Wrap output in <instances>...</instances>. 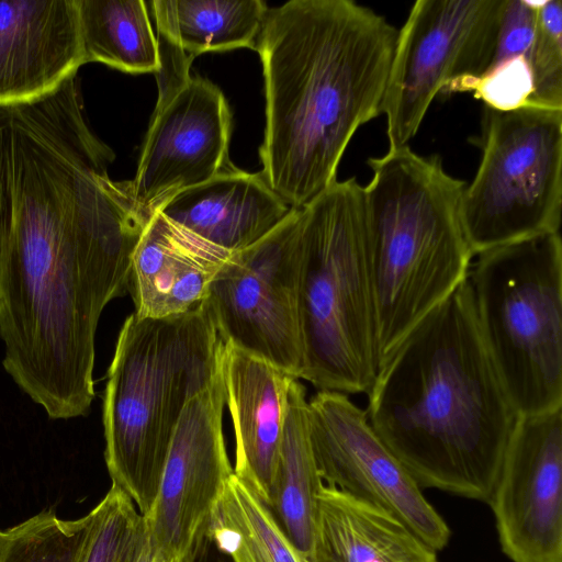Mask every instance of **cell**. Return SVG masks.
<instances>
[{
	"label": "cell",
	"instance_id": "11",
	"mask_svg": "<svg viewBox=\"0 0 562 562\" xmlns=\"http://www.w3.org/2000/svg\"><path fill=\"white\" fill-rule=\"evenodd\" d=\"M191 58L172 59L171 78H159V98L137 170L127 181L147 216L178 192L232 167L228 143L232 115L217 86L189 72Z\"/></svg>",
	"mask_w": 562,
	"mask_h": 562
},
{
	"label": "cell",
	"instance_id": "15",
	"mask_svg": "<svg viewBox=\"0 0 562 562\" xmlns=\"http://www.w3.org/2000/svg\"><path fill=\"white\" fill-rule=\"evenodd\" d=\"M83 64L76 0L0 1V105L48 93Z\"/></svg>",
	"mask_w": 562,
	"mask_h": 562
},
{
	"label": "cell",
	"instance_id": "8",
	"mask_svg": "<svg viewBox=\"0 0 562 562\" xmlns=\"http://www.w3.org/2000/svg\"><path fill=\"white\" fill-rule=\"evenodd\" d=\"M481 160L462 193V222L473 256L560 231L562 110L484 105Z\"/></svg>",
	"mask_w": 562,
	"mask_h": 562
},
{
	"label": "cell",
	"instance_id": "21",
	"mask_svg": "<svg viewBox=\"0 0 562 562\" xmlns=\"http://www.w3.org/2000/svg\"><path fill=\"white\" fill-rule=\"evenodd\" d=\"M159 35L192 58L206 52L256 48L268 13L261 0H155Z\"/></svg>",
	"mask_w": 562,
	"mask_h": 562
},
{
	"label": "cell",
	"instance_id": "20",
	"mask_svg": "<svg viewBox=\"0 0 562 562\" xmlns=\"http://www.w3.org/2000/svg\"><path fill=\"white\" fill-rule=\"evenodd\" d=\"M305 386L294 379L268 508L293 544L310 560L315 554L317 493L324 484L314 459Z\"/></svg>",
	"mask_w": 562,
	"mask_h": 562
},
{
	"label": "cell",
	"instance_id": "10",
	"mask_svg": "<svg viewBox=\"0 0 562 562\" xmlns=\"http://www.w3.org/2000/svg\"><path fill=\"white\" fill-rule=\"evenodd\" d=\"M301 217L284 220L251 246L233 252L206 303L224 341L300 380Z\"/></svg>",
	"mask_w": 562,
	"mask_h": 562
},
{
	"label": "cell",
	"instance_id": "17",
	"mask_svg": "<svg viewBox=\"0 0 562 562\" xmlns=\"http://www.w3.org/2000/svg\"><path fill=\"white\" fill-rule=\"evenodd\" d=\"M232 254L155 212L133 254V313L161 318L201 304Z\"/></svg>",
	"mask_w": 562,
	"mask_h": 562
},
{
	"label": "cell",
	"instance_id": "13",
	"mask_svg": "<svg viewBox=\"0 0 562 562\" xmlns=\"http://www.w3.org/2000/svg\"><path fill=\"white\" fill-rule=\"evenodd\" d=\"M224 407L218 367L210 384L186 405L156 498L143 516L160 562H193L207 539L213 508L234 474L223 430Z\"/></svg>",
	"mask_w": 562,
	"mask_h": 562
},
{
	"label": "cell",
	"instance_id": "12",
	"mask_svg": "<svg viewBox=\"0 0 562 562\" xmlns=\"http://www.w3.org/2000/svg\"><path fill=\"white\" fill-rule=\"evenodd\" d=\"M312 450L324 484L379 507L439 551L450 539L443 518L348 394L317 391L307 401Z\"/></svg>",
	"mask_w": 562,
	"mask_h": 562
},
{
	"label": "cell",
	"instance_id": "4",
	"mask_svg": "<svg viewBox=\"0 0 562 562\" xmlns=\"http://www.w3.org/2000/svg\"><path fill=\"white\" fill-rule=\"evenodd\" d=\"M368 164L372 179L363 194L380 366L468 279L473 254L461 213L465 184L438 155L406 145Z\"/></svg>",
	"mask_w": 562,
	"mask_h": 562
},
{
	"label": "cell",
	"instance_id": "30",
	"mask_svg": "<svg viewBox=\"0 0 562 562\" xmlns=\"http://www.w3.org/2000/svg\"><path fill=\"white\" fill-rule=\"evenodd\" d=\"M312 562H324V561L318 558H314Z\"/></svg>",
	"mask_w": 562,
	"mask_h": 562
},
{
	"label": "cell",
	"instance_id": "29",
	"mask_svg": "<svg viewBox=\"0 0 562 562\" xmlns=\"http://www.w3.org/2000/svg\"><path fill=\"white\" fill-rule=\"evenodd\" d=\"M142 530H143V528H142ZM142 530H140V532H142ZM140 532H139V535H140ZM139 535L137 536L136 540L131 546V548L126 551V553L124 554V557L122 558V560L120 562H131L132 561V558H133V554H134L135 547H136L137 540L139 538Z\"/></svg>",
	"mask_w": 562,
	"mask_h": 562
},
{
	"label": "cell",
	"instance_id": "9",
	"mask_svg": "<svg viewBox=\"0 0 562 562\" xmlns=\"http://www.w3.org/2000/svg\"><path fill=\"white\" fill-rule=\"evenodd\" d=\"M506 0H418L397 31L381 114L389 148L408 145L436 95L486 70Z\"/></svg>",
	"mask_w": 562,
	"mask_h": 562
},
{
	"label": "cell",
	"instance_id": "28",
	"mask_svg": "<svg viewBox=\"0 0 562 562\" xmlns=\"http://www.w3.org/2000/svg\"><path fill=\"white\" fill-rule=\"evenodd\" d=\"M193 562H231L206 539Z\"/></svg>",
	"mask_w": 562,
	"mask_h": 562
},
{
	"label": "cell",
	"instance_id": "14",
	"mask_svg": "<svg viewBox=\"0 0 562 562\" xmlns=\"http://www.w3.org/2000/svg\"><path fill=\"white\" fill-rule=\"evenodd\" d=\"M487 503L512 562H562V407L518 415Z\"/></svg>",
	"mask_w": 562,
	"mask_h": 562
},
{
	"label": "cell",
	"instance_id": "7",
	"mask_svg": "<svg viewBox=\"0 0 562 562\" xmlns=\"http://www.w3.org/2000/svg\"><path fill=\"white\" fill-rule=\"evenodd\" d=\"M476 322L518 415L562 407V243L543 233L476 255Z\"/></svg>",
	"mask_w": 562,
	"mask_h": 562
},
{
	"label": "cell",
	"instance_id": "2",
	"mask_svg": "<svg viewBox=\"0 0 562 562\" xmlns=\"http://www.w3.org/2000/svg\"><path fill=\"white\" fill-rule=\"evenodd\" d=\"M397 30L352 0L269 9L256 43L265 78L262 176L292 209L330 187L359 127L381 114Z\"/></svg>",
	"mask_w": 562,
	"mask_h": 562
},
{
	"label": "cell",
	"instance_id": "6",
	"mask_svg": "<svg viewBox=\"0 0 562 562\" xmlns=\"http://www.w3.org/2000/svg\"><path fill=\"white\" fill-rule=\"evenodd\" d=\"M300 379L368 393L379 369L363 187L336 180L300 209Z\"/></svg>",
	"mask_w": 562,
	"mask_h": 562
},
{
	"label": "cell",
	"instance_id": "24",
	"mask_svg": "<svg viewBox=\"0 0 562 562\" xmlns=\"http://www.w3.org/2000/svg\"><path fill=\"white\" fill-rule=\"evenodd\" d=\"M94 515L65 520L54 510L41 512L0 530V562H80Z\"/></svg>",
	"mask_w": 562,
	"mask_h": 562
},
{
	"label": "cell",
	"instance_id": "16",
	"mask_svg": "<svg viewBox=\"0 0 562 562\" xmlns=\"http://www.w3.org/2000/svg\"><path fill=\"white\" fill-rule=\"evenodd\" d=\"M220 371L235 436L234 474L268 505L295 378L229 341Z\"/></svg>",
	"mask_w": 562,
	"mask_h": 562
},
{
	"label": "cell",
	"instance_id": "23",
	"mask_svg": "<svg viewBox=\"0 0 562 562\" xmlns=\"http://www.w3.org/2000/svg\"><path fill=\"white\" fill-rule=\"evenodd\" d=\"M207 540L231 562H310L268 506L235 474L213 508Z\"/></svg>",
	"mask_w": 562,
	"mask_h": 562
},
{
	"label": "cell",
	"instance_id": "26",
	"mask_svg": "<svg viewBox=\"0 0 562 562\" xmlns=\"http://www.w3.org/2000/svg\"><path fill=\"white\" fill-rule=\"evenodd\" d=\"M92 512L93 526L80 562H120L139 535L143 516L113 484Z\"/></svg>",
	"mask_w": 562,
	"mask_h": 562
},
{
	"label": "cell",
	"instance_id": "5",
	"mask_svg": "<svg viewBox=\"0 0 562 562\" xmlns=\"http://www.w3.org/2000/svg\"><path fill=\"white\" fill-rule=\"evenodd\" d=\"M223 344L206 301L161 318L132 313L121 327L103 393L104 459L112 484L142 516L181 414L215 376Z\"/></svg>",
	"mask_w": 562,
	"mask_h": 562
},
{
	"label": "cell",
	"instance_id": "27",
	"mask_svg": "<svg viewBox=\"0 0 562 562\" xmlns=\"http://www.w3.org/2000/svg\"><path fill=\"white\" fill-rule=\"evenodd\" d=\"M131 562H160L150 544L145 526L137 540L135 551Z\"/></svg>",
	"mask_w": 562,
	"mask_h": 562
},
{
	"label": "cell",
	"instance_id": "18",
	"mask_svg": "<svg viewBox=\"0 0 562 562\" xmlns=\"http://www.w3.org/2000/svg\"><path fill=\"white\" fill-rule=\"evenodd\" d=\"M291 209L262 173L232 166L178 192L157 212L211 244L236 252L266 236Z\"/></svg>",
	"mask_w": 562,
	"mask_h": 562
},
{
	"label": "cell",
	"instance_id": "19",
	"mask_svg": "<svg viewBox=\"0 0 562 562\" xmlns=\"http://www.w3.org/2000/svg\"><path fill=\"white\" fill-rule=\"evenodd\" d=\"M435 549L390 513L323 484L315 554L324 562H439Z\"/></svg>",
	"mask_w": 562,
	"mask_h": 562
},
{
	"label": "cell",
	"instance_id": "1",
	"mask_svg": "<svg viewBox=\"0 0 562 562\" xmlns=\"http://www.w3.org/2000/svg\"><path fill=\"white\" fill-rule=\"evenodd\" d=\"M113 159L75 116L0 122L2 364L50 419L89 413L99 319L128 291L149 222L110 178Z\"/></svg>",
	"mask_w": 562,
	"mask_h": 562
},
{
	"label": "cell",
	"instance_id": "25",
	"mask_svg": "<svg viewBox=\"0 0 562 562\" xmlns=\"http://www.w3.org/2000/svg\"><path fill=\"white\" fill-rule=\"evenodd\" d=\"M532 91L527 104L562 110V1H538L529 54Z\"/></svg>",
	"mask_w": 562,
	"mask_h": 562
},
{
	"label": "cell",
	"instance_id": "3",
	"mask_svg": "<svg viewBox=\"0 0 562 562\" xmlns=\"http://www.w3.org/2000/svg\"><path fill=\"white\" fill-rule=\"evenodd\" d=\"M368 397L369 423L420 488L487 503L518 414L468 279L380 363Z\"/></svg>",
	"mask_w": 562,
	"mask_h": 562
},
{
	"label": "cell",
	"instance_id": "22",
	"mask_svg": "<svg viewBox=\"0 0 562 562\" xmlns=\"http://www.w3.org/2000/svg\"><path fill=\"white\" fill-rule=\"evenodd\" d=\"M86 63L124 72L161 70V53L142 0H76Z\"/></svg>",
	"mask_w": 562,
	"mask_h": 562
}]
</instances>
